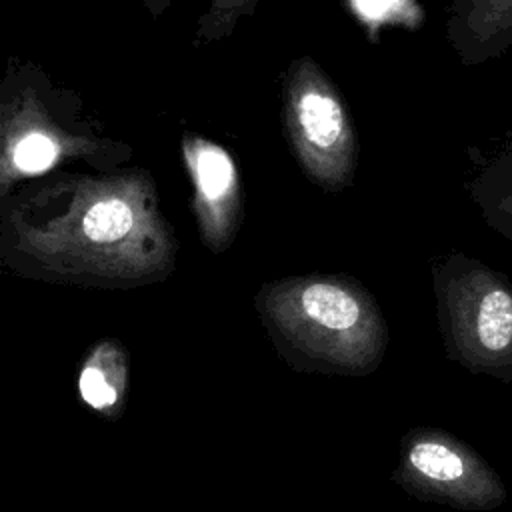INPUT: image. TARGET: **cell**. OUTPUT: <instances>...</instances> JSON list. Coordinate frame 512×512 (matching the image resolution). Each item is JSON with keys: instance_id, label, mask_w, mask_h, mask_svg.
<instances>
[{"instance_id": "cell-1", "label": "cell", "mask_w": 512, "mask_h": 512, "mask_svg": "<svg viewBox=\"0 0 512 512\" xmlns=\"http://www.w3.org/2000/svg\"><path fill=\"white\" fill-rule=\"evenodd\" d=\"M58 188L64 202L48 214L10 216L22 272L92 286L146 284L172 272L178 242L146 174L74 178Z\"/></svg>"}, {"instance_id": "cell-2", "label": "cell", "mask_w": 512, "mask_h": 512, "mask_svg": "<svg viewBox=\"0 0 512 512\" xmlns=\"http://www.w3.org/2000/svg\"><path fill=\"white\" fill-rule=\"evenodd\" d=\"M254 302L274 348L300 372L368 376L384 360L388 324L356 278L290 276L266 282Z\"/></svg>"}, {"instance_id": "cell-3", "label": "cell", "mask_w": 512, "mask_h": 512, "mask_svg": "<svg viewBox=\"0 0 512 512\" xmlns=\"http://www.w3.org/2000/svg\"><path fill=\"white\" fill-rule=\"evenodd\" d=\"M432 288L446 356L470 374L512 384V280L450 252L432 264Z\"/></svg>"}, {"instance_id": "cell-4", "label": "cell", "mask_w": 512, "mask_h": 512, "mask_svg": "<svg viewBox=\"0 0 512 512\" xmlns=\"http://www.w3.org/2000/svg\"><path fill=\"white\" fill-rule=\"evenodd\" d=\"M284 122L300 166L318 186L336 192L352 182L358 160L354 122L310 58L296 60L286 76Z\"/></svg>"}, {"instance_id": "cell-5", "label": "cell", "mask_w": 512, "mask_h": 512, "mask_svg": "<svg viewBox=\"0 0 512 512\" xmlns=\"http://www.w3.org/2000/svg\"><path fill=\"white\" fill-rule=\"evenodd\" d=\"M392 480L410 496L466 512L506 504L500 474L472 446L440 428H414L402 438Z\"/></svg>"}, {"instance_id": "cell-6", "label": "cell", "mask_w": 512, "mask_h": 512, "mask_svg": "<svg viewBox=\"0 0 512 512\" xmlns=\"http://www.w3.org/2000/svg\"><path fill=\"white\" fill-rule=\"evenodd\" d=\"M184 160L194 184V214L204 246L224 252L242 222V186L230 154L204 138L186 136Z\"/></svg>"}, {"instance_id": "cell-7", "label": "cell", "mask_w": 512, "mask_h": 512, "mask_svg": "<svg viewBox=\"0 0 512 512\" xmlns=\"http://www.w3.org/2000/svg\"><path fill=\"white\" fill-rule=\"evenodd\" d=\"M4 150H2V184L10 180L48 170L68 150H78V140H68L34 102L18 104L4 110Z\"/></svg>"}, {"instance_id": "cell-8", "label": "cell", "mask_w": 512, "mask_h": 512, "mask_svg": "<svg viewBox=\"0 0 512 512\" xmlns=\"http://www.w3.org/2000/svg\"><path fill=\"white\" fill-rule=\"evenodd\" d=\"M448 16V40L462 64H486L512 50V0H452Z\"/></svg>"}, {"instance_id": "cell-9", "label": "cell", "mask_w": 512, "mask_h": 512, "mask_svg": "<svg viewBox=\"0 0 512 512\" xmlns=\"http://www.w3.org/2000/svg\"><path fill=\"white\" fill-rule=\"evenodd\" d=\"M80 398L104 418L114 420L124 410L128 392V354L118 340H100L78 374Z\"/></svg>"}, {"instance_id": "cell-10", "label": "cell", "mask_w": 512, "mask_h": 512, "mask_svg": "<svg viewBox=\"0 0 512 512\" xmlns=\"http://www.w3.org/2000/svg\"><path fill=\"white\" fill-rule=\"evenodd\" d=\"M470 194L486 224L512 244V152L488 164L474 178Z\"/></svg>"}, {"instance_id": "cell-11", "label": "cell", "mask_w": 512, "mask_h": 512, "mask_svg": "<svg viewBox=\"0 0 512 512\" xmlns=\"http://www.w3.org/2000/svg\"><path fill=\"white\" fill-rule=\"evenodd\" d=\"M258 0H212L208 12L204 14L200 36L204 40H216L228 36L234 24L254 10Z\"/></svg>"}, {"instance_id": "cell-12", "label": "cell", "mask_w": 512, "mask_h": 512, "mask_svg": "<svg viewBox=\"0 0 512 512\" xmlns=\"http://www.w3.org/2000/svg\"><path fill=\"white\" fill-rule=\"evenodd\" d=\"M510 88H512V78H510Z\"/></svg>"}]
</instances>
